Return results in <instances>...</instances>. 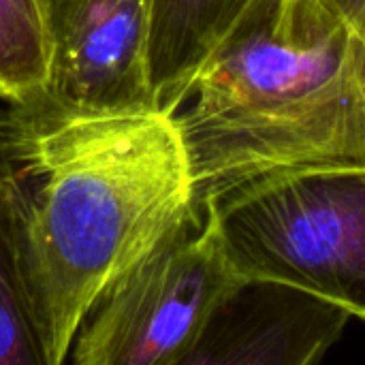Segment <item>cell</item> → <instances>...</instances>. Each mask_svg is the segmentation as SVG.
<instances>
[{"instance_id": "6", "label": "cell", "mask_w": 365, "mask_h": 365, "mask_svg": "<svg viewBox=\"0 0 365 365\" xmlns=\"http://www.w3.org/2000/svg\"><path fill=\"white\" fill-rule=\"evenodd\" d=\"M353 314L276 280L242 278L214 310L186 365H312Z\"/></svg>"}, {"instance_id": "8", "label": "cell", "mask_w": 365, "mask_h": 365, "mask_svg": "<svg viewBox=\"0 0 365 365\" xmlns=\"http://www.w3.org/2000/svg\"><path fill=\"white\" fill-rule=\"evenodd\" d=\"M0 365H49L26 272L19 188L4 165H0Z\"/></svg>"}, {"instance_id": "10", "label": "cell", "mask_w": 365, "mask_h": 365, "mask_svg": "<svg viewBox=\"0 0 365 365\" xmlns=\"http://www.w3.org/2000/svg\"><path fill=\"white\" fill-rule=\"evenodd\" d=\"M365 43V0H325Z\"/></svg>"}, {"instance_id": "2", "label": "cell", "mask_w": 365, "mask_h": 365, "mask_svg": "<svg viewBox=\"0 0 365 365\" xmlns=\"http://www.w3.org/2000/svg\"><path fill=\"white\" fill-rule=\"evenodd\" d=\"M178 111L197 205L274 169L365 160V43L325 0H259Z\"/></svg>"}, {"instance_id": "7", "label": "cell", "mask_w": 365, "mask_h": 365, "mask_svg": "<svg viewBox=\"0 0 365 365\" xmlns=\"http://www.w3.org/2000/svg\"><path fill=\"white\" fill-rule=\"evenodd\" d=\"M259 0H152L150 81L158 111L178 113L203 66Z\"/></svg>"}, {"instance_id": "5", "label": "cell", "mask_w": 365, "mask_h": 365, "mask_svg": "<svg viewBox=\"0 0 365 365\" xmlns=\"http://www.w3.org/2000/svg\"><path fill=\"white\" fill-rule=\"evenodd\" d=\"M152 0H49V66L19 113L88 120L158 111L150 81Z\"/></svg>"}, {"instance_id": "4", "label": "cell", "mask_w": 365, "mask_h": 365, "mask_svg": "<svg viewBox=\"0 0 365 365\" xmlns=\"http://www.w3.org/2000/svg\"><path fill=\"white\" fill-rule=\"evenodd\" d=\"M214 227L190 222L122 276L71 346L77 365H186L214 310L237 287Z\"/></svg>"}, {"instance_id": "9", "label": "cell", "mask_w": 365, "mask_h": 365, "mask_svg": "<svg viewBox=\"0 0 365 365\" xmlns=\"http://www.w3.org/2000/svg\"><path fill=\"white\" fill-rule=\"evenodd\" d=\"M49 0H0V96L34 105L47 81Z\"/></svg>"}, {"instance_id": "3", "label": "cell", "mask_w": 365, "mask_h": 365, "mask_svg": "<svg viewBox=\"0 0 365 365\" xmlns=\"http://www.w3.org/2000/svg\"><path fill=\"white\" fill-rule=\"evenodd\" d=\"M242 278L293 284L365 321V160L240 180L201 203Z\"/></svg>"}, {"instance_id": "1", "label": "cell", "mask_w": 365, "mask_h": 365, "mask_svg": "<svg viewBox=\"0 0 365 365\" xmlns=\"http://www.w3.org/2000/svg\"><path fill=\"white\" fill-rule=\"evenodd\" d=\"M0 165L17 182L28 282L49 365H62L101 297L199 222L178 118L0 113Z\"/></svg>"}]
</instances>
